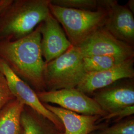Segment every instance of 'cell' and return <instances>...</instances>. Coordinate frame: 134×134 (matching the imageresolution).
<instances>
[{
	"instance_id": "ffe728a7",
	"label": "cell",
	"mask_w": 134,
	"mask_h": 134,
	"mask_svg": "<svg viewBox=\"0 0 134 134\" xmlns=\"http://www.w3.org/2000/svg\"><path fill=\"white\" fill-rule=\"evenodd\" d=\"M12 1V0H0V14Z\"/></svg>"
},
{
	"instance_id": "e0dca14e",
	"label": "cell",
	"mask_w": 134,
	"mask_h": 134,
	"mask_svg": "<svg viewBox=\"0 0 134 134\" xmlns=\"http://www.w3.org/2000/svg\"><path fill=\"white\" fill-rule=\"evenodd\" d=\"M90 134H134V117H126Z\"/></svg>"
},
{
	"instance_id": "9a60e30c",
	"label": "cell",
	"mask_w": 134,
	"mask_h": 134,
	"mask_svg": "<svg viewBox=\"0 0 134 134\" xmlns=\"http://www.w3.org/2000/svg\"><path fill=\"white\" fill-rule=\"evenodd\" d=\"M130 58H126L111 55L96 56L83 58V64L86 74L109 69Z\"/></svg>"
},
{
	"instance_id": "9c48e42d",
	"label": "cell",
	"mask_w": 134,
	"mask_h": 134,
	"mask_svg": "<svg viewBox=\"0 0 134 134\" xmlns=\"http://www.w3.org/2000/svg\"><path fill=\"white\" fill-rule=\"evenodd\" d=\"M40 31L45 64L60 56L72 46L62 26L51 14L40 24Z\"/></svg>"
},
{
	"instance_id": "3957f363",
	"label": "cell",
	"mask_w": 134,
	"mask_h": 134,
	"mask_svg": "<svg viewBox=\"0 0 134 134\" xmlns=\"http://www.w3.org/2000/svg\"><path fill=\"white\" fill-rule=\"evenodd\" d=\"M49 9L72 46L75 47L96 29L103 27L108 15V7L92 11L64 8L50 3Z\"/></svg>"
},
{
	"instance_id": "2e32d148",
	"label": "cell",
	"mask_w": 134,
	"mask_h": 134,
	"mask_svg": "<svg viewBox=\"0 0 134 134\" xmlns=\"http://www.w3.org/2000/svg\"><path fill=\"white\" fill-rule=\"evenodd\" d=\"M111 0H50L52 5L64 8L86 10L107 8Z\"/></svg>"
},
{
	"instance_id": "277c9868",
	"label": "cell",
	"mask_w": 134,
	"mask_h": 134,
	"mask_svg": "<svg viewBox=\"0 0 134 134\" xmlns=\"http://www.w3.org/2000/svg\"><path fill=\"white\" fill-rule=\"evenodd\" d=\"M83 56L72 46L60 56L45 64L44 78L46 91L76 88L86 74Z\"/></svg>"
},
{
	"instance_id": "d6986e66",
	"label": "cell",
	"mask_w": 134,
	"mask_h": 134,
	"mask_svg": "<svg viewBox=\"0 0 134 134\" xmlns=\"http://www.w3.org/2000/svg\"><path fill=\"white\" fill-rule=\"evenodd\" d=\"M14 99L5 76L0 72V110Z\"/></svg>"
},
{
	"instance_id": "52a82bcc",
	"label": "cell",
	"mask_w": 134,
	"mask_h": 134,
	"mask_svg": "<svg viewBox=\"0 0 134 134\" xmlns=\"http://www.w3.org/2000/svg\"><path fill=\"white\" fill-rule=\"evenodd\" d=\"M0 72L8 81L10 91L14 98L24 105L27 106L44 116L64 132L62 123L56 116L47 109L39 100L36 92L24 81L16 76L4 61L0 59Z\"/></svg>"
},
{
	"instance_id": "ac0fdd59",
	"label": "cell",
	"mask_w": 134,
	"mask_h": 134,
	"mask_svg": "<svg viewBox=\"0 0 134 134\" xmlns=\"http://www.w3.org/2000/svg\"><path fill=\"white\" fill-rule=\"evenodd\" d=\"M134 105L130 106L123 108L117 110L114 112L108 114L105 116L101 117L98 123L105 121L110 124L111 122L113 123L124 119L125 118L134 115Z\"/></svg>"
},
{
	"instance_id": "5bb4252c",
	"label": "cell",
	"mask_w": 134,
	"mask_h": 134,
	"mask_svg": "<svg viewBox=\"0 0 134 134\" xmlns=\"http://www.w3.org/2000/svg\"><path fill=\"white\" fill-rule=\"evenodd\" d=\"M24 106L15 98L0 110V134H21L20 116Z\"/></svg>"
},
{
	"instance_id": "6da1fadb",
	"label": "cell",
	"mask_w": 134,
	"mask_h": 134,
	"mask_svg": "<svg viewBox=\"0 0 134 134\" xmlns=\"http://www.w3.org/2000/svg\"><path fill=\"white\" fill-rule=\"evenodd\" d=\"M0 59L36 92L46 91L44 78L46 64L41 48L40 24L21 38L0 41Z\"/></svg>"
},
{
	"instance_id": "4fadbf2b",
	"label": "cell",
	"mask_w": 134,
	"mask_h": 134,
	"mask_svg": "<svg viewBox=\"0 0 134 134\" xmlns=\"http://www.w3.org/2000/svg\"><path fill=\"white\" fill-rule=\"evenodd\" d=\"M21 134H64L53 122L27 106L20 116Z\"/></svg>"
},
{
	"instance_id": "5b68a950",
	"label": "cell",
	"mask_w": 134,
	"mask_h": 134,
	"mask_svg": "<svg viewBox=\"0 0 134 134\" xmlns=\"http://www.w3.org/2000/svg\"><path fill=\"white\" fill-rule=\"evenodd\" d=\"M36 94L42 103L56 104L65 109L82 115H97L102 117L107 115L92 97L77 88L46 91Z\"/></svg>"
},
{
	"instance_id": "44dd1931",
	"label": "cell",
	"mask_w": 134,
	"mask_h": 134,
	"mask_svg": "<svg viewBox=\"0 0 134 134\" xmlns=\"http://www.w3.org/2000/svg\"><path fill=\"white\" fill-rule=\"evenodd\" d=\"M134 1L133 0H131L129 1L128 3V4L127 5V6L128 7V8L131 10V11L134 13Z\"/></svg>"
},
{
	"instance_id": "30bf717a",
	"label": "cell",
	"mask_w": 134,
	"mask_h": 134,
	"mask_svg": "<svg viewBox=\"0 0 134 134\" xmlns=\"http://www.w3.org/2000/svg\"><path fill=\"white\" fill-rule=\"evenodd\" d=\"M97 91L92 97L107 114L134 105V83L132 79Z\"/></svg>"
},
{
	"instance_id": "ba28073f",
	"label": "cell",
	"mask_w": 134,
	"mask_h": 134,
	"mask_svg": "<svg viewBox=\"0 0 134 134\" xmlns=\"http://www.w3.org/2000/svg\"><path fill=\"white\" fill-rule=\"evenodd\" d=\"M134 65V57L131 58L109 69L86 73L76 88L88 95L121 80L133 79Z\"/></svg>"
},
{
	"instance_id": "7c38bea8",
	"label": "cell",
	"mask_w": 134,
	"mask_h": 134,
	"mask_svg": "<svg viewBox=\"0 0 134 134\" xmlns=\"http://www.w3.org/2000/svg\"><path fill=\"white\" fill-rule=\"evenodd\" d=\"M103 27L116 38L134 46V13L126 5L111 0Z\"/></svg>"
},
{
	"instance_id": "8fae6325",
	"label": "cell",
	"mask_w": 134,
	"mask_h": 134,
	"mask_svg": "<svg viewBox=\"0 0 134 134\" xmlns=\"http://www.w3.org/2000/svg\"><path fill=\"white\" fill-rule=\"evenodd\" d=\"M45 107L61 120L64 127V134H90L109 125L103 121L98 123L100 116L80 114L70 110L48 103H43Z\"/></svg>"
},
{
	"instance_id": "8992f818",
	"label": "cell",
	"mask_w": 134,
	"mask_h": 134,
	"mask_svg": "<svg viewBox=\"0 0 134 134\" xmlns=\"http://www.w3.org/2000/svg\"><path fill=\"white\" fill-rule=\"evenodd\" d=\"M77 47L83 57L100 55L134 57L133 46L116 38L103 27L93 31Z\"/></svg>"
},
{
	"instance_id": "7a4b0ae2",
	"label": "cell",
	"mask_w": 134,
	"mask_h": 134,
	"mask_svg": "<svg viewBox=\"0 0 134 134\" xmlns=\"http://www.w3.org/2000/svg\"><path fill=\"white\" fill-rule=\"evenodd\" d=\"M50 0H12L0 14V41L31 34L51 14Z\"/></svg>"
}]
</instances>
